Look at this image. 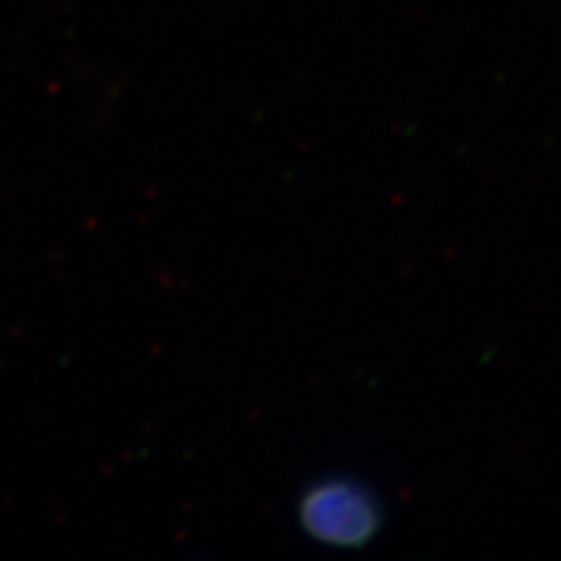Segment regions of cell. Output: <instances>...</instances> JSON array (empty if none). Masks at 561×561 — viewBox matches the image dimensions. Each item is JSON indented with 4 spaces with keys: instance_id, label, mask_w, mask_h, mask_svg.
<instances>
[{
    "instance_id": "1",
    "label": "cell",
    "mask_w": 561,
    "mask_h": 561,
    "mask_svg": "<svg viewBox=\"0 0 561 561\" xmlns=\"http://www.w3.org/2000/svg\"><path fill=\"white\" fill-rule=\"evenodd\" d=\"M299 525L312 541L333 549H362L382 528V504L375 491L351 476H325L301 491Z\"/></svg>"
}]
</instances>
